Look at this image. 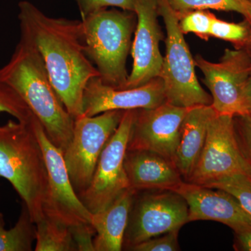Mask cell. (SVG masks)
<instances>
[{
  "label": "cell",
  "mask_w": 251,
  "mask_h": 251,
  "mask_svg": "<svg viewBox=\"0 0 251 251\" xmlns=\"http://www.w3.org/2000/svg\"><path fill=\"white\" fill-rule=\"evenodd\" d=\"M21 37L40 54L54 90L74 120L83 114L87 82L100 77L85 52L82 21L50 17L30 1L18 4Z\"/></svg>",
  "instance_id": "6da1fadb"
},
{
  "label": "cell",
  "mask_w": 251,
  "mask_h": 251,
  "mask_svg": "<svg viewBox=\"0 0 251 251\" xmlns=\"http://www.w3.org/2000/svg\"><path fill=\"white\" fill-rule=\"evenodd\" d=\"M0 78L19 94L51 142L64 152L72 140L74 117L54 90L40 54L24 38L0 69Z\"/></svg>",
  "instance_id": "7a4b0ae2"
},
{
  "label": "cell",
  "mask_w": 251,
  "mask_h": 251,
  "mask_svg": "<svg viewBox=\"0 0 251 251\" xmlns=\"http://www.w3.org/2000/svg\"><path fill=\"white\" fill-rule=\"evenodd\" d=\"M0 176L9 181L23 200L34 224L44 217L43 201L48 175L42 148L30 123L0 126Z\"/></svg>",
  "instance_id": "3957f363"
},
{
  "label": "cell",
  "mask_w": 251,
  "mask_h": 251,
  "mask_svg": "<svg viewBox=\"0 0 251 251\" xmlns=\"http://www.w3.org/2000/svg\"><path fill=\"white\" fill-rule=\"evenodd\" d=\"M137 18L135 12L104 9L82 18L87 57L105 85L123 89L128 74L126 60Z\"/></svg>",
  "instance_id": "277c9868"
},
{
  "label": "cell",
  "mask_w": 251,
  "mask_h": 251,
  "mask_svg": "<svg viewBox=\"0 0 251 251\" xmlns=\"http://www.w3.org/2000/svg\"><path fill=\"white\" fill-rule=\"evenodd\" d=\"M166 30V54L159 76L166 102L181 108L211 105L212 99L198 81L194 58L179 25L177 14L168 0H157Z\"/></svg>",
  "instance_id": "5b68a950"
},
{
  "label": "cell",
  "mask_w": 251,
  "mask_h": 251,
  "mask_svg": "<svg viewBox=\"0 0 251 251\" xmlns=\"http://www.w3.org/2000/svg\"><path fill=\"white\" fill-rule=\"evenodd\" d=\"M30 123L42 148L47 169V187L43 201L44 216L70 228L92 225V214L73 186L64 152L51 142L34 115L31 117Z\"/></svg>",
  "instance_id": "8992f818"
},
{
  "label": "cell",
  "mask_w": 251,
  "mask_h": 251,
  "mask_svg": "<svg viewBox=\"0 0 251 251\" xmlns=\"http://www.w3.org/2000/svg\"><path fill=\"white\" fill-rule=\"evenodd\" d=\"M125 112L110 110L95 116L82 115L74 120L72 140L64 151V158L77 195L90 185L100 153Z\"/></svg>",
  "instance_id": "52a82bcc"
},
{
  "label": "cell",
  "mask_w": 251,
  "mask_h": 251,
  "mask_svg": "<svg viewBox=\"0 0 251 251\" xmlns=\"http://www.w3.org/2000/svg\"><path fill=\"white\" fill-rule=\"evenodd\" d=\"M188 221V206L177 193L169 190L135 193L123 249L129 250L140 243L180 229Z\"/></svg>",
  "instance_id": "ba28073f"
},
{
  "label": "cell",
  "mask_w": 251,
  "mask_h": 251,
  "mask_svg": "<svg viewBox=\"0 0 251 251\" xmlns=\"http://www.w3.org/2000/svg\"><path fill=\"white\" fill-rule=\"evenodd\" d=\"M135 114V110H126L100 153L90 185L78 195L92 214L106 209L122 193L129 189L124 163Z\"/></svg>",
  "instance_id": "9c48e42d"
},
{
  "label": "cell",
  "mask_w": 251,
  "mask_h": 251,
  "mask_svg": "<svg viewBox=\"0 0 251 251\" xmlns=\"http://www.w3.org/2000/svg\"><path fill=\"white\" fill-rule=\"evenodd\" d=\"M234 174L251 176V165L239 145L234 117L216 112L208 124L202 152L186 181L204 186Z\"/></svg>",
  "instance_id": "30bf717a"
},
{
  "label": "cell",
  "mask_w": 251,
  "mask_h": 251,
  "mask_svg": "<svg viewBox=\"0 0 251 251\" xmlns=\"http://www.w3.org/2000/svg\"><path fill=\"white\" fill-rule=\"evenodd\" d=\"M194 62L204 75L203 82L210 92L211 105L216 113L247 115L244 93L251 75V54L244 49H226L219 62H211L201 54Z\"/></svg>",
  "instance_id": "8fae6325"
},
{
  "label": "cell",
  "mask_w": 251,
  "mask_h": 251,
  "mask_svg": "<svg viewBox=\"0 0 251 251\" xmlns=\"http://www.w3.org/2000/svg\"><path fill=\"white\" fill-rule=\"evenodd\" d=\"M190 108L166 103L137 109L127 150H148L173 163L181 125Z\"/></svg>",
  "instance_id": "7c38bea8"
},
{
  "label": "cell",
  "mask_w": 251,
  "mask_h": 251,
  "mask_svg": "<svg viewBox=\"0 0 251 251\" xmlns=\"http://www.w3.org/2000/svg\"><path fill=\"white\" fill-rule=\"evenodd\" d=\"M137 22L132 42L133 67L123 89L139 87L159 76L163 57L160 50L163 32L158 22L157 0H136Z\"/></svg>",
  "instance_id": "4fadbf2b"
},
{
  "label": "cell",
  "mask_w": 251,
  "mask_h": 251,
  "mask_svg": "<svg viewBox=\"0 0 251 251\" xmlns=\"http://www.w3.org/2000/svg\"><path fill=\"white\" fill-rule=\"evenodd\" d=\"M166 102L164 85L160 77L127 89L105 85L100 77H96L87 82L84 91L82 115L92 117L110 110L153 108Z\"/></svg>",
  "instance_id": "5bb4252c"
},
{
  "label": "cell",
  "mask_w": 251,
  "mask_h": 251,
  "mask_svg": "<svg viewBox=\"0 0 251 251\" xmlns=\"http://www.w3.org/2000/svg\"><path fill=\"white\" fill-rule=\"evenodd\" d=\"M173 191L187 203L189 222L216 221L231 227L234 232L251 226V216L234 196L226 191L184 181Z\"/></svg>",
  "instance_id": "9a60e30c"
},
{
  "label": "cell",
  "mask_w": 251,
  "mask_h": 251,
  "mask_svg": "<svg viewBox=\"0 0 251 251\" xmlns=\"http://www.w3.org/2000/svg\"><path fill=\"white\" fill-rule=\"evenodd\" d=\"M125 168L129 188L135 192L174 191L184 181L171 161L148 150H127Z\"/></svg>",
  "instance_id": "2e32d148"
},
{
  "label": "cell",
  "mask_w": 251,
  "mask_h": 251,
  "mask_svg": "<svg viewBox=\"0 0 251 251\" xmlns=\"http://www.w3.org/2000/svg\"><path fill=\"white\" fill-rule=\"evenodd\" d=\"M216 113L211 105H199L188 110L182 125L173 164L187 181L204 148L208 124Z\"/></svg>",
  "instance_id": "e0dca14e"
},
{
  "label": "cell",
  "mask_w": 251,
  "mask_h": 251,
  "mask_svg": "<svg viewBox=\"0 0 251 251\" xmlns=\"http://www.w3.org/2000/svg\"><path fill=\"white\" fill-rule=\"evenodd\" d=\"M135 191L126 190L106 209L92 214V226L95 231L94 251H120Z\"/></svg>",
  "instance_id": "ac0fdd59"
},
{
  "label": "cell",
  "mask_w": 251,
  "mask_h": 251,
  "mask_svg": "<svg viewBox=\"0 0 251 251\" xmlns=\"http://www.w3.org/2000/svg\"><path fill=\"white\" fill-rule=\"evenodd\" d=\"M35 251H77L72 229L44 216L35 224Z\"/></svg>",
  "instance_id": "d6986e66"
},
{
  "label": "cell",
  "mask_w": 251,
  "mask_h": 251,
  "mask_svg": "<svg viewBox=\"0 0 251 251\" xmlns=\"http://www.w3.org/2000/svg\"><path fill=\"white\" fill-rule=\"evenodd\" d=\"M36 226L26 206L14 227L5 228L4 216L0 214V251H30L35 241Z\"/></svg>",
  "instance_id": "ffe728a7"
},
{
  "label": "cell",
  "mask_w": 251,
  "mask_h": 251,
  "mask_svg": "<svg viewBox=\"0 0 251 251\" xmlns=\"http://www.w3.org/2000/svg\"><path fill=\"white\" fill-rule=\"evenodd\" d=\"M211 37L231 43L235 49H251V27L247 21L230 23L215 17L211 25Z\"/></svg>",
  "instance_id": "44dd1931"
},
{
  "label": "cell",
  "mask_w": 251,
  "mask_h": 251,
  "mask_svg": "<svg viewBox=\"0 0 251 251\" xmlns=\"http://www.w3.org/2000/svg\"><path fill=\"white\" fill-rule=\"evenodd\" d=\"M204 186L222 190L232 195L251 216V176L243 174L228 175Z\"/></svg>",
  "instance_id": "7402d4cb"
},
{
  "label": "cell",
  "mask_w": 251,
  "mask_h": 251,
  "mask_svg": "<svg viewBox=\"0 0 251 251\" xmlns=\"http://www.w3.org/2000/svg\"><path fill=\"white\" fill-rule=\"evenodd\" d=\"M246 0H168L176 14L195 10L234 11L244 14Z\"/></svg>",
  "instance_id": "603a6c76"
},
{
  "label": "cell",
  "mask_w": 251,
  "mask_h": 251,
  "mask_svg": "<svg viewBox=\"0 0 251 251\" xmlns=\"http://www.w3.org/2000/svg\"><path fill=\"white\" fill-rule=\"evenodd\" d=\"M177 14L179 25L184 34L193 33L207 41L210 36L211 25L216 16L209 10H195Z\"/></svg>",
  "instance_id": "cb8c5ba5"
},
{
  "label": "cell",
  "mask_w": 251,
  "mask_h": 251,
  "mask_svg": "<svg viewBox=\"0 0 251 251\" xmlns=\"http://www.w3.org/2000/svg\"><path fill=\"white\" fill-rule=\"evenodd\" d=\"M0 112H6L19 122H28L33 113L25 102L7 83L0 78Z\"/></svg>",
  "instance_id": "d4e9b609"
},
{
  "label": "cell",
  "mask_w": 251,
  "mask_h": 251,
  "mask_svg": "<svg viewBox=\"0 0 251 251\" xmlns=\"http://www.w3.org/2000/svg\"><path fill=\"white\" fill-rule=\"evenodd\" d=\"M179 229L161 234L140 243L128 251H177L180 250L178 235Z\"/></svg>",
  "instance_id": "484cf974"
},
{
  "label": "cell",
  "mask_w": 251,
  "mask_h": 251,
  "mask_svg": "<svg viewBox=\"0 0 251 251\" xmlns=\"http://www.w3.org/2000/svg\"><path fill=\"white\" fill-rule=\"evenodd\" d=\"M135 1L136 0H80L78 6L82 18L108 7H117L134 12Z\"/></svg>",
  "instance_id": "4316f807"
},
{
  "label": "cell",
  "mask_w": 251,
  "mask_h": 251,
  "mask_svg": "<svg viewBox=\"0 0 251 251\" xmlns=\"http://www.w3.org/2000/svg\"><path fill=\"white\" fill-rule=\"evenodd\" d=\"M234 125L243 153L251 165V116L234 117Z\"/></svg>",
  "instance_id": "83f0119b"
},
{
  "label": "cell",
  "mask_w": 251,
  "mask_h": 251,
  "mask_svg": "<svg viewBox=\"0 0 251 251\" xmlns=\"http://www.w3.org/2000/svg\"><path fill=\"white\" fill-rule=\"evenodd\" d=\"M234 250L251 251V226L234 232Z\"/></svg>",
  "instance_id": "f1b7e54d"
},
{
  "label": "cell",
  "mask_w": 251,
  "mask_h": 251,
  "mask_svg": "<svg viewBox=\"0 0 251 251\" xmlns=\"http://www.w3.org/2000/svg\"><path fill=\"white\" fill-rule=\"evenodd\" d=\"M244 102L247 115L251 116V75L244 90Z\"/></svg>",
  "instance_id": "f546056e"
},
{
  "label": "cell",
  "mask_w": 251,
  "mask_h": 251,
  "mask_svg": "<svg viewBox=\"0 0 251 251\" xmlns=\"http://www.w3.org/2000/svg\"><path fill=\"white\" fill-rule=\"evenodd\" d=\"M242 16H244V20L250 25L251 27V0H246L244 12ZM249 52L251 55V49Z\"/></svg>",
  "instance_id": "4dcf8cb0"
},
{
  "label": "cell",
  "mask_w": 251,
  "mask_h": 251,
  "mask_svg": "<svg viewBox=\"0 0 251 251\" xmlns=\"http://www.w3.org/2000/svg\"><path fill=\"white\" fill-rule=\"evenodd\" d=\"M76 1V2L77 3V4H79V2H80V0H75Z\"/></svg>",
  "instance_id": "1f68e13d"
}]
</instances>
